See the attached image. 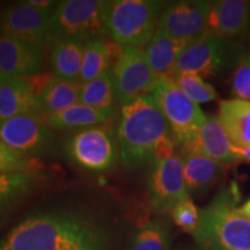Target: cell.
<instances>
[{
    "label": "cell",
    "mask_w": 250,
    "mask_h": 250,
    "mask_svg": "<svg viewBox=\"0 0 250 250\" xmlns=\"http://www.w3.org/2000/svg\"><path fill=\"white\" fill-rule=\"evenodd\" d=\"M54 9L35 7L28 1L8 5L0 13V30L44 48L54 43L51 23Z\"/></svg>",
    "instance_id": "obj_12"
},
{
    "label": "cell",
    "mask_w": 250,
    "mask_h": 250,
    "mask_svg": "<svg viewBox=\"0 0 250 250\" xmlns=\"http://www.w3.org/2000/svg\"><path fill=\"white\" fill-rule=\"evenodd\" d=\"M123 46L115 42H107L102 37L85 41L80 83H89L111 71L120 58Z\"/></svg>",
    "instance_id": "obj_18"
},
{
    "label": "cell",
    "mask_w": 250,
    "mask_h": 250,
    "mask_svg": "<svg viewBox=\"0 0 250 250\" xmlns=\"http://www.w3.org/2000/svg\"><path fill=\"white\" fill-rule=\"evenodd\" d=\"M85 41L62 39L54 42L50 52L52 76L58 79L79 81Z\"/></svg>",
    "instance_id": "obj_22"
},
{
    "label": "cell",
    "mask_w": 250,
    "mask_h": 250,
    "mask_svg": "<svg viewBox=\"0 0 250 250\" xmlns=\"http://www.w3.org/2000/svg\"><path fill=\"white\" fill-rule=\"evenodd\" d=\"M112 83L121 107L148 95L160 77L149 66L140 49L123 46L122 54L111 68Z\"/></svg>",
    "instance_id": "obj_9"
},
{
    "label": "cell",
    "mask_w": 250,
    "mask_h": 250,
    "mask_svg": "<svg viewBox=\"0 0 250 250\" xmlns=\"http://www.w3.org/2000/svg\"><path fill=\"white\" fill-rule=\"evenodd\" d=\"M170 229L165 220H152L137 228L126 250H169Z\"/></svg>",
    "instance_id": "obj_27"
},
{
    "label": "cell",
    "mask_w": 250,
    "mask_h": 250,
    "mask_svg": "<svg viewBox=\"0 0 250 250\" xmlns=\"http://www.w3.org/2000/svg\"><path fill=\"white\" fill-rule=\"evenodd\" d=\"M80 103L114 118L117 112V96L112 83L111 71L89 83H81Z\"/></svg>",
    "instance_id": "obj_26"
},
{
    "label": "cell",
    "mask_w": 250,
    "mask_h": 250,
    "mask_svg": "<svg viewBox=\"0 0 250 250\" xmlns=\"http://www.w3.org/2000/svg\"><path fill=\"white\" fill-rule=\"evenodd\" d=\"M241 212L250 220V199H249L248 202H246L245 205L242 206V208H241Z\"/></svg>",
    "instance_id": "obj_33"
},
{
    "label": "cell",
    "mask_w": 250,
    "mask_h": 250,
    "mask_svg": "<svg viewBox=\"0 0 250 250\" xmlns=\"http://www.w3.org/2000/svg\"><path fill=\"white\" fill-rule=\"evenodd\" d=\"M211 2L182 0L167 5L162 11L158 28L188 44L206 34Z\"/></svg>",
    "instance_id": "obj_13"
},
{
    "label": "cell",
    "mask_w": 250,
    "mask_h": 250,
    "mask_svg": "<svg viewBox=\"0 0 250 250\" xmlns=\"http://www.w3.org/2000/svg\"><path fill=\"white\" fill-rule=\"evenodd\" d=\"M6 79V78L4 77V76H2V74L1 73H0V83H2V81H4Z\"/></svg>",
    "instance_id": "obj_35"
},
{
    "label": "cell",
    "mask_w": 250,
    "mask_h": 250,
    "mask_svg": "<svg viewBox=\"0 0 250 250\" xmlns=\"http://www.w3.org/2000/svg\"><path fill=\"white\" fill-rule=\"evenodd\" d=\"M149 95L164 114L176 146L184 149L195 142L208 117L199 105L188 98L171 78H160Z\"/></svg>",
    "instance_id": "obj_5"
},
{
    "label": "cell",
    "mask_w": 250,
    "mask_h": 250,
    "mask_svg": "<svg viewBox=\"0 0 250 250\" xmlns=\"http://www.w3.org/2000/svg\"><path fill=\"white\" fill-rule=\"evenodd\" d=\"M180 250H205V249L197 245V247H188V248H183V249H180Z\"/></svg>",
    "instance_id": "obj_34"
},
{
    "label": "cell",
    "mask_w": 250,
    "mask_h": 250,
    "mask_svg": "<svg viewBox=\"0 0 250 250\" xmlns=\"http://www.w3.org/2000/svg\"><path fill=\"white\" fill-rule=\"evenodd\" d=\"M174 224L186 233L195 234L201 221V210L193 204L191 198L177 204L170 211Z\"/></svg>",
    "instance_id": "obj_31"
},
{
    "label": "cell",
    "mask_w": 250,
    "mask_h": 250,
    "mask_svg": "<svg viewBox=\"0 0 250 250\" xmlns=\"http://www.w3.org/2000/svg\"><path fill=\"white\" fill-rule=\"evenodd\" d=\"M235 152H236V154L239 155L240 160L250 162V148L242 149V148H236L235 147Z\"/></svg>",
    "instance_id": "obj_32"
},
{
    "label": "cell",
    "mask_w": 250,
    "mask_h": 250,
    "mask_svg": "<svg viewBox=\"0 0 250 250\" xmlns=\"http://www.w3.org/2000/svg\"><path fill=\"white\" fill-rule=\"evenodd\" d=\"M230 41L211 34H205L193 41L181 52L174 76L179 74H196L202 78H208L221 73L230 59L237 62L230 49Z\"/></svg>",
    "instance_id": "obj_8"
},
{
    "label": "cell",
    "mask_w": 250,
    "mask_h": 250,
    "mask_svg": "<svg viewBox=\"0 0 250 250\" xmlns=\"http://www.w3.org/2000/svg\"><path fill=\"white\" fill-rule=\"evenodd\" d=\"M40 174L0 175V219L20 206L36 189Z\"/></svg>",
    "instance_id": "obj_24"
},
{
    "label": "cell",
    "mask_w": 250,
    "mask_h": 250,
    "mask_svg": "<svg viewBox=\"0 0 250 250\" xmlns=\"http://www.w3.org/2000/svg\"><path fill=\"white\" fill-rule=\"evenodd\" d=\"M117 140L122 164L130 169L169 158L176 147L169 125L149 94L121 107Z\"/></svg>",
    "instance_id": "obj_2"
},
{
    "label": "cell",
    "mask_w": 250,
    "mask_h": 250,
    "mask_svg": "<svg viewBox=\"0 0 250 250\" xmlns=\"http://www.w3.org/2000/svg\"><path fill=\"white\" fill-rule=\"evenodd\" d=\"M0 139L15 151L40 159L52 149L55 131L44 115L29 112L0 123Z\"/></svg>",
    "instance_id": "obj_10"
},
{
    "label": "cell",
    "mask_w": 250,
    "mask_h": 250,
    "mask_svg": "<svg viewBox=\"0 0 250 250\" xmlns=\"http://www.w3.org/2000/svg\"><path fill=\"white\" fill-rule=\"evenodd\" d=\"M218 118L236 148H250V102L225 100L219 102Z\"/></svg>",
    "instance_id": "obj_21"
},
{
    "label": "cell",
    "mask_w": 250,
    "mask_h": 250,
    "mask_svg": "<svg viewBox=\"0 0 250 250\" xmlns=\"http://www.w3.org/2000/svg\"><path fill=\"white\" fill-rule=\"evenodd\" d=\"M117 137L108 125L72 132L64 142V152L72 164L92 171L110 170L117 164L120 147Z\"/></svg>",
    "instance_id": "obj_7"
},
{
    "label": "cell",
    "mask_w": 250,
    "mask_h": 250,
    "mask_svg": "<svg viewBox=\"0 0 250 250\" xmlns=\"http://www.w3.org/2000/svg\"><path fill=\"white\" fill-rule=\"evenodd\" d=\"M177 87L197 104L214 101L218 99V93L214 87L206 83L204 78L196 74H179L173 78Z\"/></svg>",
    "instance_id": "obj_29"
},
{
    "label": "cell",
    "mask_w": 250,
    "mask_h": 250,
    "mask_svg": "<svg viewBox=\"0 0 250 250\" xmlns=\"http://www.w3.org/2000/svg\"><path fill=\"white\" fill-rule=\"evenodd\" d=\"M110 2L107 0H64L52 11V39L87 41L107 35Z\"/></svg>",
    "instance_id": "obj_6"
},
{
    "label": "cell",
    "mask_w": 250,
    "mask_h": 250,
    "mask_svg": "<svg viewBox=\"0 0 250 250\" xmlns=\"http://www.w3.org/2000/svg\"><path fill=\"white\" fill-rule=\"evenodd\" d=\"M80 81H68L52 77L37 95L41 111L45 117H49L80 103Z\"/></svg>",
    "instance_id": "obj_23"
},
{
    "label": "cell",
    "mask_w": 250,
    "mask_h": 250,
    "mask_svg": "<svg viewBox=\"0 0 250 250\" xmlns=\"http://www.w3.org/2000/svg\"><path fill=\"white\" fill-rule=\"evenodd\" d=\"M44 62V48L0 30V73L5 78L39 74Z\"/></svg>",
    "instance_id": "obj_14"
},
{
    "label": "cell",
    "mask_w": 250,
    "mask_h": 250,
    "mask_svg": "<svg viewBox=\"0 0 250 250\" xmlns=\"http://www.w3.org/2000/svg\"><path fill=\"white\" fill-rule=\"evenodd\" d=\"M111 228L87 210L36 211L0 240V250H110Z\"/></svg>",
    "instance_id": "obj_1"
},
{
    "label": "cell",
    "mask_w": 250,
    "mask_h": 250,
    "mask_svg": "<svg viewBox=\"0 0 250 250\" xmlns=\"http://www.w3.org/2000/svg\"><path fill=\"white\" fill-rule=\"evenodd\" d=\"M241 201L235 182L220 190L201 210V221L193 234L205 250H250V220L237 208Z\"/></svg>",
    "instance_id": "obj_3"
},
{
    "label": "cell",
    "mask_w": 250,
    "mask_h": 250,
    "mask_svg": "<svg viewBox=\"0 0 250 250\" xmlns=\"http://www.w3.org/2000/svg\"><path fill=\"white\" fill-rule=\"evenodd\" d=\"M147 199L151 210L159 214L190 199L181 155L174 154L153 165L147 180Z\"/></svg>",
    "instance_id": "obj_11"
},
{
    "label": "cell",
    "mask_w": 250,
    "mask_h": 250,
    "mask_svg": "<svg viewBox=\"0 0 250 250\" xmlns=\"http://www.w3.org/2000/svg\"><path fill=\"white\" fill-rule=\"evenodd\" d=\"M165 7V2L155 0H114L109 8L107 35L121 46L145 49Z\"/></svg>",
    "instance_id": "obj_4"
},
{
    "label": "cell",
    "mask_w": 250,
    "mask_h": 250,
    "mask_svg": "<svg viewBox=\"0 0 250 250\" xmlns=\"http://www.w3.org/2000/svg\"><path fill=\"white\" fill-rule=\"evenodd\" d=\"M187 151L201 153L225 167L241 161L220 121L215 116L206 117L195 142L182 149V152Z\"/></svg>",
    "instance_id": "obj_16"
},
{
    "label": "cell",
    "mask_w": 250,
    "mask_h": 250,
    "mask_svg": "<svg viewBox=\"0 0 250 250\" xmlns=\"http://www.w3.org/2000/svg\"><path fill=\"white\" fill-rule=\"evenodd\" d=\"M29 112L42 114L28 78H6L0 83V123Z\"/></svg>",
    "instance_id": "obj_17"
},
{
    "label": "cell",
    "mask_w": 250,
    "mask_h": 250,
    "mask_svg": "<svg viewBox=\"0 0 250 250\" xmlns=\"http://www.w3.org/2000/svg\"><path fill=\"white\" fill-rule=\"evenodd\" d=\"M187 45L188 43L174 39L160 28H156L152 40L144 49V54L149 66L159 77L173 79L175 65Z\"/></svg>",
    "instance_id": "obj_20"
},
{
    "label": "cell",
    "mask_w": 250,
    "mask_h": 250,
    "mask_svg": "<svg viewBox=\"0 0 250 250\" xmlns=\"http://www.w3.org/2000/svg\"><path fill=\"white\" fill-rule=\"evenodd\" d=\"M42 168L40 159L15 151L0 139V175L40 174Z\"/></svg>",
    "instance_id": "obj_28"
},
{
    "label": "cell",
    "mask_w": 250,
    "mask_h": 250,
    "mask_svg": "<svg viewBox=\"0 0 250 250\" xmlns=\"http://www.w3.org/2000/svg\"><path fill=\"white\" fill-rule=\"evenodd\" d=\"M232 93L237 100H250V42L241 51L232 76Z\"/></svg>",
    "instance_id": "obj_30"
},
{
    "label": "cell",
    "mask_w": 250,
    "mask_h": 250,
    "mask_svg": "<svg viewBox=\"0 0 250 250\" xmlns=\"http://www.w3.org/2000/svg\"><path fill=\"white\" fill-rule=\"evenodd\" d=\"M181 159L189 193L208 191L221 180L226 169L225 166L197 152H182Z\"/></svg>",
    "instance_id": "obj_19"
},
{
    "label": "cell",
    "mask_w": 250,
    "mask_h": 250,
    "mask_svg": "<svg viewBox=\"0 0 250 250\" xmlns=\"http://www.w3.org/2000/svg\"><path fill=\"white\" fill-rule=\"evenodd\" d=\"M250 27V2L245 0H220L211 2L206 34L232 40Z\"/></svg>",
    "instance_id": "obj_15"
},
{
    "label": "cell",
    "mask_w": 250,
    "mask_h": 250,
    "mask_svg": "<svg viewBox=\"0 0 250 250\" xmlns=\"http://www.w3.org/2000/svg\"><path fill=\"white\" fill-rule=\"evenodd\" d=\"M110 117L83 103H77L58 114L46 117V123L54 131H76L87 127L108 125Z\"/></svg>",
    "instance_id": "obj_25"
}]
</instances>
